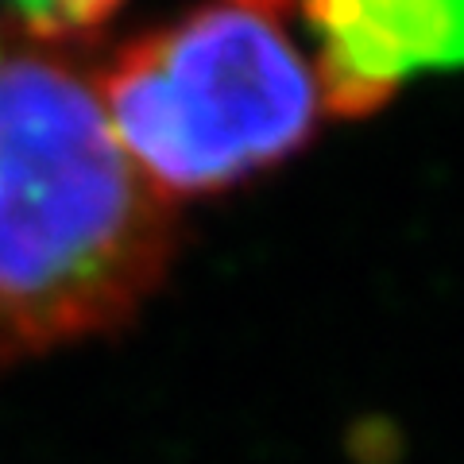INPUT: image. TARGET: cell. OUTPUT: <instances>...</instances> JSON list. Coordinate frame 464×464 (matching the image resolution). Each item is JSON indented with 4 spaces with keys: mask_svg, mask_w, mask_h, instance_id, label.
Instances as JSON below:
<instances>
[{
    "mask_svg": "<svg viewBox=\"0 0 464 464\" xmlns=\"http://www.w3.org/2000/svg\"><path fill=\"white\" fill-rule=\"evenodd\" d=\"M174 240V206L116 143L93 70L0 12V368L132 322Z\"/></svg>",
    "mask_w": 464,
    "mask_h": 464,
    "instance_id": "1",
    "label": "cell"
},
{
    "mask_svg": "<svg viewBox=\"0 0 464 464\" xmlns=\"http://www.w3.org/2000/svg\"><path fill=\"white\" fill-rule=\"evenodd\" d=\"M93 78L116 143L167 201L283 163L325 116L310 58L275 16L232 0L128 39Z\"/></svg>",
    "mask_w": 464,
    "mask_h": 464,
    "instance_id": "2",
    "label": "cell"
},
{
    "mask_svg": "<svg viewBox=\"0 0 464 464\" xmlns=\"http://www.w3.org/2000/svg\"><path fill=\"white\" fill-rule=\"evenodd\" d=\"M329 116L383 109L422 70L460 63V0H302Z\"/></svg>",
    "mask_w": 464,
    "mask_h": 464,
    "instance_id": "3",
    "label": "cell"
},
{
    "mask_svg": "<svg viewBox=\"0 0 464 464\" xmlns=\"http://www.w3.org/2000/svg\"><path fill=\"white\" fill-rule=\"evenodd\" d=\"M12 16H20L24 24H32L35 32L54 35V39H74L85 32H97L121 0H12Z\"/></svg>",
    "mask_w": 464,
    "mask_h": 464,
    "instance_id": "4",
    "label": "cell"
},
{
    "mask_svg": "<svg viewBox=\"0 0 464 464\" xmlns=\"http://www.w3.org/2000/svg\"><path fill=\"white\" fill-rule=\"evenodd\" d=\"M232 5H244V8H256V12H264V16H275L279 20L283 12H290L295 5H302V0H232Z\"/></svg>",
    "mask_w": 464,
    "mask_h": 464,
    "instance_id": "5",
    "label": "cell"
}]
</instances>
